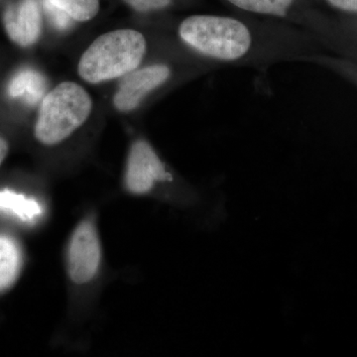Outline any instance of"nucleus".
<instances>
[{
  "mask_svg": "<svg viewBox=\"0 0 357 357\" xmlns=\"http://www.w3.org/2000/svg\"><path fill=\"white\" fill-rule=\"evenodd\" d=\"M146 52V40L135 30L105 33L84 51L79 74L84 81L98 84L126 76L140 65Z\"/></svg>",
  "mask_w": 357,
  "mask_h": 357,
  "instance_id": "obj_1",
  "label": "nucleus"
},
{
  "mask_svg": "<svg viewBox=\"0 0 357 357\" xmlns=\"http://www.w3.org/2000/svg\"><path fill=\"white\" fill-rule=\"evenodd\" d=\"M91 96L79 84L65 82L45 96L35 124V137L44 145H56L70 137L89 119Z\"/></svg>",
  "mask_w": 357,
  "mask_h": 357,
  "instance_id": "obj_2",
  "label": "nucleus"
},
{
  "mask_svg": "<svg viewBox=\"0 0 357 357\" xmlns=\"http://www.w3.org/2000/svg\"><path fill=\"white\" fill-rule=\"evenodd\" d=\"M180 36L199 53L223 61L243 57L251 44L243 23L220 16H191L181 24Z\"/></svg>",
  "mask_w": 357,
  "mask_h": 357,
  "instance_id": "obj_3",
  "label": "nucleus"
},
{
  "mask_svg": "<svg viewBox=\"0 0 357 357\" xmlns=\"http://www.w3.org/2000/svg\"><path fill=\"white\" fill-rule=\"evenodd\" d=\"M66 271L77 286L91 283L100 273L102 264V245L95 218L88 215L79 220L66 248Z\"/></svg>",
  "mask_w": 357,
  "mask_h": 357,
  "instance_id": "obj_4",
  "label": "nucleus"
},
{
  "mask_svg": "<svg viewBox=\"0 0 357 357\" xmlns=\"http://www.w3.org/2000/svg\"><path fill=\"white\" fill-rule=\"evenodd\" d=\"M163 162L147 141L133 143L126 161L124 187L132 196H145L159 183L171 180Z\"/></svg>",
  "mask_w": 357,
  "mask_h": 357,
  "instance_id": "obj_5",
  "label": "nucleus"
},
{
  "mask_svg": "<svg viewBox=\"0 0 357 357\" xmlns=\"http://www.w3.org/2000/svg\"><path fill=\"white\" fill-rule=\"evenodd\" d=\"M170 77L167 66L155 65L132 70L126 75L114 98L115 107L121 112H130L153 89L165 83Z\"/></svg>",
  "mask_w": 357,
  "mask_h": 357,
  "instance_id": "obj_6",
  "label": "nucleus"
},
{
  "mask_svg": "<svg viewBox=\"0 0 357 357\" xmlns=\"http://www.w3.org/2000/svg\"><path fill=\"white\" fill-rule=\"evenodd\" d=\"M7 34L22 47L34 44L41 32V13L37 0H21L11 4L4 13Z\"/></svg>",
  "mask_w": 357,
  "mask_h": 357,
  "instance_id": "obj_7",
  "label": "nucleus"
},
{
  "mask_svg": "<svg viewBox=\"0 0 357 357\" xmlns=\"http://www.w3.org/2000/svg\"><path fill=\"white\" fill-rule=\"evenodd\" d=\"M22 265L20 244L13 236L0 234V293L13 287L20 277Z\"/></svg>",
  "mask_w": 357,
  "mask_h": 357,
  "instance_id": "obj_8",
  "label": "nucleus"
},
{
  "mask_svg": "<svg viewBox=\"0 0 357 357\" xmlns=\"http://www.w3.org/2000/svg\"><path fill=\"white\" fill-rule=\"evenodd\" d=\"M43 77L32 70H21L11 79L8 86L9 95L22 98L26 102L34 105L44 93Z\"/></svg>",
  "mask_w": 357,
  "mask_h": 357,
  "instance_id": "obj_9",
  "label": "nucleus"
},
{
  "mask_svg": "<svg viewBox=\"0 0 357 357\" xmlns=\"http://www.w3.org/2000/svg\"><path fill=\"white\" fill-rule=\"evenodd\" d=\"M0 208L11 211L25 220H32L41 213V206L36 201L8 190L0 192Z\"/></svg>",
  "mask_w": 357,
  "mask_h": 357,
  "instance_id": "obj_10",
  "label": "nucleus"
},
{
  "mask_svg": "<svg viewBox=\"0 0 357 357\" xmlns=\"http://www.w3.org/2000/svg\"><path fill=\"white\" fill-rule=\"evenodd\" d=\"M76 21L91 20L100 10V0H46Z\"/></svg>",
  "mask_w": 357,
  "mask_h": 357,
  "instance_id": "obj_11",
  "label": "nucleus"
},
{
  "mask_svg": "<svg viewBox=\"0 0 357 357\" xmlns=\"http://www.w3.org/2000/svg\"><path fill=\"white\" fill-rule=\"evenodd\" d=\"M234 6L251 13L284 16L293 0H229Z\"/></svg>",
  "mask_w": 357,
  "mask_h": 357,
  "instance_id": "obj_12",
  "label": "nucleus"
},
{
  "mask_svg": "<svg viewBox=\"0 0 357 357\" xmlns=\"http://www.w3.org/2000/svg\"><path fill=\"white\" fill-rule=\"evenodd\" d=\"M129 6L139 13L159 10L171 3V0H124Z\"/></svg>",
  "mask_w": 357,
  "mask_h": 357,
  "instance_id": "obj_13",
  "label": "nucleus"
},
{
  "mask_svg": "<svg viewBox=\"0 0 357 357\" xmlns=\"http://www.w3.org/2000/svg\"><path fill=\"white\" fill-rule=\"evenodd\" d=\"M46 8L48 9L49 15H50L51 20L56 27L60 28V29H65V28L70 25V20H72V18L67 13H65L64 11L60 10L57 7L52 6V4L47 1Z\"/></svg>",
  "mask_w": 357,
  "mask_h": 357,
  "instance_id": "obj_14",
  "label": "nucleus"
},
{
  "mask_svg": "<svg viewBox=\"0 0 357 357\" xmlns=\"http://www.w3.org/2000/svg\"><path fill=\"white\" fill-rule=\"evenodd\" d=\"M333 6L349 13H357V0H328Z\"/></svg>",
  "mask_w": 357,
  "mask_h": 357,
  "instance_id": "obj_15",
  "label": "nucleus"
},
{
  "mask_svg": "<svg viewBox=\"0 0 357 357\" xmlns=\"http://www.w3.org/2000/svg\"><path fill=\"white\" fill-rule=\"evenodd\" d=\"M8 143H7V141L4 139V138L0 136V166L2 165L4 160H6L7 154H8Z\"/></svg>",
  "mask_w": 357,
  "mask_h": 357,
  "instance_id": "obj_16",
  "label": "nucleus"
}]
</instances>
